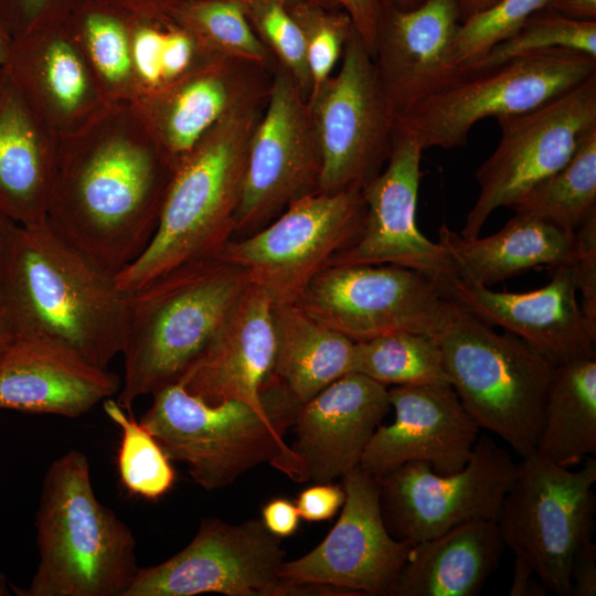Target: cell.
Here are the masks:
<instances>
[{"mask_svg":"<svg viewBox=\"0 0 596 596\" xmlns=\"http://www.w3.org/2000/svg\"><path fill=\"white\" fill-rule=\"evenodd\" d=\"M285 550L262 519L205 518L192 541L162 563L139 567L124 596L301 595L280 576Z\"/></svg>","mask_w":596,"mask_h":596,"instance_id":"13","label":"cell"},{"mask_svg":"<svg viewBox=\"0 0 596 596\" xmlns=\"http://www.w3.org/2000/svg\"><path fill=\"white\" fill-rule=\"evenodd\" d=\"M3 67L60 137L83 129L110 104L65 23L13 39Z\"/></svg>","mask_w":596,"mask_h":596,"instance_id":"25","label":"cell"},{"mask_svg":"<svg viewBox=\"0 0 596 596\" xmlns=\"http://www.w3.org/2000/svg\"><path fill=\"white\" fill-rule=\"evenodd\" d=\"M546 9L576 21H596V0H547Z\"/></svg>","mask_w":596,"mask_h":596,"instance_id":"50","label":"cell"},{"mask_svg":"<svg viewBox=\"0 0 596 596\" xmlns=\"http://www.w3.org/2000/svg\"><path fill=\"white\" fill-rule=\"evenodd\" d=\"M231 93L219 58L166 91L131 104L178 163L232 109Z\"/></svg>","mask_w":596,"mask_h":596,"instance_id":"30","label":"cell"},{"mask_svg":"<svg viewBox=\"0 0 596 596\" xmlns=\"http://www.w3.org/2000/svg\"><path fill=\"white\" fill-rule=\"evenodd\" d=\"M547 0H499L461 22L453 46V62L466 71L490 49L514 34Z\"/></svg>","mask_w":596,"mask_h":596,"instance_id":"40","label":"cell"},{"mask_svg":"<svg viewBox=\"0 0 596 596\" xmlns=\"http://www.w3.org/2000/svg\"><path fill=\"white\" fill-rule=\"evenodd\" d=\"M297 305L308 316L354 342L414 331L437 336L449 299L426 275L397 265H330Z\"/></svg>","mask_w":596,"mask_h":596,"instance_id":"14","label":"cell"},{"mask_svg":"<svg viewBox=\"0 0 596 596\" xmlns=\"http://www.w3.org/2000/svg\"><path fill=\"white\" fill-rule=\"evenodd\" d=\"M219 255L175 267L127 291L118 404L177 383L249 285Z\"/></svg>","mask_w":596,"mask_h":596,"instance_id":"3","label":"cell"},{"mask_svg":"<svg viewBox=\"0 0 596 596\" xmlns=\"http://www.w3.org/2000/svg\"><path fill=\"white\" fill-rule=\"evenodd\" d=\"M171 18L192 31L217 56L235 55L252 61H263L266 56L240 2L189 0Z\"/></svg>","mask_w":596,"mask_h":596,"instance_id":"37","label":"cell"},{"mask_svg":"<svg viewBox=\"0 0 596 596\" xmlns=\"http://www.w3.org/2000/svg\"><path fill=\"white\" fill-rule=\"evenodd\" d=\"M364 216L361 190L310 193L256 233L227 242L219 256L241 267L273 305H295L313 277L355 242Z\"/></svg>","mask_w":596,"mask_h":596,"instance_id":"10","label":"cell"},{"mask_svg":"<svg viewBox=\"0 0 596 596\" xmlns=\"http://www.w3.org/2000/svg\"><path fill=\"white\" fill-rule=\"evenodd\" d=\"M17 339V331L0 286V356Z\"/></svg>","mask_w":596,"mask_h":596,"instance_id":"51","label":"cell"},{"mask_svg":"<svg viewBox=\"0 0 596 596\" xmlns=\"http://www.w3.org/2000/svg\"><path fill=\"white\" fill-rule=\"evenodd\" d=\"M517 465L509 450L480 435L466 466L435 472L408 462L375 478L383 519L396 539L419 542L473 520H497Z\"/></svg>","mask_w":596,"mask_h":596,"instance_id":"15","label":"cell"},{"mask_svg":"<svg viewBox=\"0 0 596 596\" xmlns=\"http://www.w3.org/2000/svg\"><path fill=\"white\" fill-rule=\"evenodd\" d=\"M504 547L494 520L465 522L415 542L392 596L478 595Z\"/></svg>","mask_w":596,"mask_h":596,"instance_id":"28","label":"cell"},{"mask_svg":"<svg viewBox=\"0 0 596 596\" xmlns=\"http://www.w3.org/2000/svg\"><path fill=\"white\" fill-rule=\"evenodd\" d=\"M535 454L563 467L596 454V355L556 364Z\"/></svg>","mask_w":596,"mask_h":596,"instance_id":"31","label":"cell"},{"mask_svg":"<svg viewBox=\"0 0 596 596\" xmlns=\"http://www.w3.org/2000/svg\"><path fill=\"white\" fill-rule=\"evenodd\" d=\"M103 408L121 432L117 467L123 486L132 494L157 500L174 485L175 471L158 440L113 397Z\"/></svg>","mask_w":596,"mask_h":596,"instance_id":"36","label":"cell"},{"mask_svg":"<svg viewBox=\"0 0 596 596\" xmlns=\"http://www.w3.org/2000/svg\"><path fill=\"white\" fill-rule=\"evenodd\" d=\"M233 1L240 2V3H242L243 6H245V4H247V3H249V2H253V1H255V0H233Z\"/></svg>","mask_w":596,"mask_h":596,"instance_id":"56","label":"cell"},{"mask_svg":"<svg viewBox=\"0 0 596 596\" xmlns=\"http://www.w3.org/2000/svg\"><path fill=\"white\" fill-rule=\"evenodd\" d=\"M571 595H596V544L584 542L576 551L571 565Z\"/></svg>","mask_w":596,"mask_h":596,"instance_id":"46","label":"cell"},{"mask_svg":"<svg viewBox=\"0 0 596 596\" xmlns=\"http://www.w3.org/2000/svg\"><path fill=\"white\" fill-rule=\"evenodd\" d=\"M131 58L138 100L166 91L220 56L173 18L135 15Z\"/></svg>","mask_w":596,"mask_h":596,"instance_id":"33","label":"cell"},{"mask_svg":"<svg viewBox=\"0 0 596 596\" xmlns=\"http://www.w3.org/2000/svg\"><path fill=\"white\" fill-rule=\"evenodd\" d=\"M387 389L355 372L336 380L298 407L292 444L272 465L297 482L342 478L391 409Z\"/></svg>","mask_w":596,"mask_h":596,"instance_id":"18","label":"cell"},{"mask_svg":"<svg viewBox=\"0 0 596 596\" xmlns=\"http://www.w3.org/2000/svg\"><path fill=\"white\" fill-rule=\"evenodd\" d=\"M0 286L17 338L51 340L99 368L120 354L127 291L45 221L15 226Z\"/></svg>","mask_w":596,"mask_h":596,"instance_id":"2","label":"cell"},{"mask_svg":"<svg viewBox=\"0 0 596 596\" xmlns=\"http://www.w3.org/2000/svg\"><path fill=\"white\" fill-rule=\"evenodd\" d=\"M320 152L294 78L279 74L263 120L253 131L232 240L249 236L296 200L319 191Z\"/></svg>","mask_w":596,"mask_h":596,"instance_id":"17","label":"cell"},{"mask_svg":"<svg viewBox=\"0 0 596 596\" xmlns=\"http://www.w3.org/2000/svg\"><path fill=\"white\" fill-rule=\"evenodd\" d=\"M300 517L294 501L274 498L262 508V521L274 535L283 539L291 536L299 528Z\"/></svg>","mask_w":596,"mask_h":596,"instance_id":"47","label":"cell"},{"mask_svg":"<svg viewBox=\"0 0 596 596\" xmlns=\"http://www.w3.org/2000/svg\"><path fill=\"white\" fill-rule=\"evenodd\" d=\"M121 379L72 350L18 337L0 356V408L79 417L117 396Z\"/></svg>","mask_w":596,"mask_h":596,"instance_id":"24","label":"cell"},{"mask_svg":"<svg viewBox=\"0 0 596 596\" xmlns=\"http://www.w3.org/2000/svg\"><path fill=\"white\" fill-rule=\"evenodd\" d=\"M512 209L573 233L596 215V126L579 137L564 167L535 184Z\"/></svg>","mask_w":596,"mask_h":596,"instance_id":"34","label":"cell"},{"mask_svg":"<svg viewBox=\"0 0 596 596\" xmlns=\"http://www.w3.org/2000/svg\"><path fill=\"white\" fill-rule=\"evenodd\" d=\"M596 459L572 470L533 453L521 458L497 517L504 546L525 562L546 592L571 595V565L592 539Z\"/></svg>","mask_w":596,"mask_h":596,"instance_id":"9","label":"cell"},{"mask_svg":"<svg viewBox=\"0 0 596 596\" xmlns=\"http://www.w3.org/2000/svg\"><path fill=\"white\" fill-rule=\"evenodd\" d=\"M288 8L304 34L313 93L330 77L355 30L343 11L305 1H288Z\"/></svg>","mask_w":596,"mask_h":596,"instance_id":"39","label":"cell"},{"mask_svg":"<svg viewBox=\"0 0 596 596\" xmlns=\"http://www.w3.org/2000/svg\"><path fill=\"white\" fill-rule=\"evenodd\" d=\"M61 137L0 67V212L17 225L45 221Z\"/></svg>","mask_w":596,"mask_h":596,"instance_id":"26","label":"cell"},{"mask_svg":"<svg viewBox=\"0 0 596 596\" xmlns=\"http://www.w3.org/2000/svg\"><path fill=\"white\" fill-rule=\"evenodd\" d=\"M454 278L489 287L536 266L570 264L575 233L549 221L515 213L497 233L465 237L443 223L438 242Z\"/></svg>","mask_w":596,"mask_h":596,"instance_id":"27","label":"cell"},{"mask_svg":"<svg viewBox=\"0 0 596 596\" xmlns=\"http://www.w3.org/2000/svg\"><path fill=\"white\" fill-rule=\"evenodd\" d=\"M275 355L262 391L300 405L353 370L355 342L297 305H273Z\"/></svg>","mask_w":596,"mask_h":596,"instance_id":"29","label":"cell"},{"mask_svg":"<svg viewBox=\"0 0 596 596\" xmlns=\"http://www.w3.org/2000/svg\"><path fill=\"white\" fill-rule=\"evenodd\" d=\"M460 15V22L489 9L499 0H454Z\"/></svg>","mask_w":596,"mask_h":596,"instance_id":"53","label":"cell"},{"mask_svg":"<svg viewBox=\"0 0 596 596\" xmlns=\"http://www.w3.org/2000/svg\"><path fill=\"white\" fill-rule=\"evenodd\" d=\"M274 355L273 302L249 284L177 383L210 405L238 401L266 409L262 390Z\"/></svg>","mask_w":596,"mask_h":596,"instance_id":"23","label":"cell"},{"mask_svg":"<svg viewBox=\"0 0 596 596\" xmlns=\"http://www.w3.org/2000/svg\"><path fill=\"white\" fill-rule=\"evenodd\" d=\"M436 338L450 386L477 426L521 458L533 454L555 364L450 299Z\"/></svg>","mask_w":596,"mask_h":596,"instance_id":"6","label":"cell"},{"mask_svg":"<svg viewBox=\"0 0 596 596\" xmlns=\"http://www.w3.org/2000/svg\"><path fill=\"white\" fill-rule=\"evenodd\" d=\"M501 136L478 167V198L460 235L479 236L500 206L512 207L535 184L573 156L579 137L596 126V75L521 114L497 118Z\"/></svg>","mask_w":596,"mask_h":596,"instance_id":"12","label":"cell"},{"mask_svg":"<svg viewBox=\"0 0 596 596\" xmlns=\"http://www.w3.org/2000/svg\"><path fill=\"white\" fill-rule=\"evenodd\" d=\"M309 113L321 158L318 192L362 190L389 159L396 116L356 32L339 73L311 93Z\"/></svg>","mask_w":596,"mask_h":596,"instance_id":"11","label":"cell"},{"mask_svg":"<svg viewBox=\"0 0 596 596\" xmlns=\"http://www.w3.org/2000/svg\"><path fill=\"white\" fill-rule=\"evenodd\" d=\"M39 563L23 596H124L139 565L131 530L96 497L86 455L47 468L35 517Z\"/></svg>","mask_w":596,"mask_h":596,"instance_id":"4","label":"cell"},{"mask_svg":"<svg viewBox=\"0 0 596 596\" xmlns=\"http://www.w3.org/2000/svg\"><path fill=\"white\" fill-rule=\"evenodd\" d=\"M510 596H543L546 590L534 571L522 560L514 557V568Z\"/></svg>","mask_w":596,"mask_h":596,"instance_id":"49","label":"cell"},{"mask_svg":"<svg viewBox=\"0 0 596 596\" xmlns=\"http://www.w3.org/2000/svg\"><path fill=\"white\" fill-rule=\"evenodd\" d=\"M596 75V57L556 47L530 52L497 65L466 72L417 102L394 123L393 132L423 150L465 147L471 127L487 117L530 110Z\"/></svg>","mask_w":596,"mask_h":596,"instance_id":"7","label":"cell"},{"mask_svg":"<svg viewBox=\"0 0 596 596\" xmlns=\"http://www.w3.org/2000/svg\"><path fill=\"white\" fill-rule=\"evenodd\" d=\"M556 47L596 57V21L571 20L544 8L532 14L514 34L468 66L465 73L487 68L521 54Z\"/></svg>","mask_w":596,"mask_h":596,"instance_id":"38","label":"cell"},{"mask_svg":"<svg viewBox=\"0 0 596 596\" xmlns=\"http://www.w3.org/2000/svg\"><path fill=\"white\" fill-rule=\"evenodd\" d=\"M424 0H383V6L407 10L421 4Z\"/></svg>","mask_w":596,"mask_h":596,"instance_id":"55","label":"cell"},{"mask_svg":"<svg viewBox=\"0 0 596 596\" xmlns=\"http://www.w3.org/2000/svg\"><path fill=\"white\" fill-rule=\"evenodd\" d=\"M345 500L343 487L332 482L316 483L302 490L294 501L300 519L321 522L333 518Z\"/></svg>","mask_w":596,"mask_h":596,"instance_id":"45","label":"cell"},{"mask_svg":"<svg viewBox=\"0 0 596 596\" xmlns=\"http://www.w3.org/2000/svg\"><path fill=\"white\" fill-rule=\"evenodd\" d=\"M13 38L0 17V67H2L10 55Z\"/></svg>","mask_w":596,"mask_h":596,"instance_id":"54","label":"cell"},{"mask_svg":"<svg viewBox=\"0 0 596 596\" xmlns=\"http://www.w3.org/2000/svg\"><path fill=\"white\" fill-rule=\"evenodd\" d=\"M289 0H255L244 6L249 23L274 49L290 76L302 88L311 87L304 34L292 18Z\"/></svg>","mask_w":596,"mask_h":596,"instance_id":"41","label":"cell"},{"mask_svg":"<svg viewBox=\"0 0 596 596\" xmlns=\"http://www.w3.org/2000/svg\"><path fill=\"white\" fill-rule=\"evenodd\" d=\"M17 224L0 212V278L3 274Z\"/></svg>","mask_w":596,"mask_h":596,"instance_id":"52","label":"cell"},{"mask_svg":"<svg viewBox=\"0 0 596 596\" xmlns=\"http://www.w3.org/2000/svg\"><path fill=\"white\" fill-rule=\"evenodd\" d=\"M141 425L170 460L187 466L191 478L211 491L232 485L287 449L284 436L294 415L272 407L257 409L227 401L210 405L179 383L156 391Z\"/></svg>","mask_w":596,"mask_h":596,"instance_id":"8","label":"cell"},{"mask_svg":"<svg viewBox=\"0 0 596 596\" xmlns=\"http://www.w3.org/2000/svg\"><path fill=\"white\" fill-rule=\"evenodd\" d=\"M545 286L501 292L451 278L443 295L530 344L555 365L595 355L596 329L581 309L572 263L552 267Z\"/></svg>","mask_w":596,"mask_h":596,"instance_id":"21","label":"cell"},{"mask_svg":"<svg viewBox=\"0 0 596 596\" xmlns=\"http://www.w3.org/2000/svg\"><path fill=\"white\" fill-rule=\"evenodd\" d=\"M423 151L411 137L393 132L386 168L361 190L362 231L330 265H397L426 275L440 291L454 277L441 246L429 241L416 222Z\"/></svg>","mask_w":596,"mask_h":596,"instance_id":"19","label":"cell"},{"mask_svg":"<svg viewBox=\"0 0 596 596\" xmlns=\"http://www.w3.org/2000/svg\"><path fill=\"white\" fill-rule=\"evenodd\" d=\"M78 0H0V17L13 39L63 24Z\"/></svg>","mask_w":596,"mask_h":596,"instance_id":"42","label":"cell"},{"mask_svg":"<svg viewBox=\"0 0 596 596\" xmlns=\"http://www.w3.org/2000/svg\"><path fill=\"white\" fill-rule=\"evenodd\" d=\"M136 17L171 18L189 0H102Z\"/></svg>","mask_w":596,"mask_h":596,"instance_id":"48","label":"cell"},{"mask_svg":"<svg viewBox=\"0 0 596 596\" xmlns=\"http://www.w3.org/2000/svg\"><path fill=\"white\" fill-rule=\"evenodd\" d=\"M175 167L131 103H110L61 137L45 222L116 276L151 241Z\"/></svg>","mask_w":596,"mask_h":596,"instance_id":"1","label":"cell"},{"mask_svg":"<svg viewBox=\"0 0 596 596\" xmlns=\"http://www.w3.org/2000/svg\"><path fill=\"white\" fill-rule=\"evenodd\" d=\"M255 126L251 114L232 107L178 161L151 241L116 275L124 291L183 264L215 257L233 238Z\"/></svg>","mask_w":596,"mask_h":596,"instance_id":"5","label":"cell"},{"mask_svg":"<svg viewBox=\"0 0 596 596\" xmlns=\"http://www.w3.org/2000/svg\"><path fill=\"white\" fill-rule=\"evenodd\" d=\"M345 500L341 514L309 553L285 561L280 576L342 595L392 596L415 542L387 530L376 479L354 468L342 477Z\"/></svg>","mask_w":596,"mask_h":596,"instance_id":"16","label":"cell"},{"mask_svg":"<svg viewBox=\"0 0 596 596\" xmlns=\"http://www.w3.org/2000/svg\"><path fill=\"white\" fill-rule=\"evenodd\" d=\"M394 421L380 425L359 467L374 478L408 462H426L448 475L468 462L480 428L464 408L451 386H392Z\"/></svg>","mask_w":596,"mask_h":596,"instance_id":"20","label":"cell"},{"mask_svg":"<svg viewBox=\"0 0 596 596\" xmlns=\"http://www.w3.org/2000/svg\"><path fill=\"white\" fill-rule=\"evenodd\" d=\"M581 309L589 324L596 329V215L575 232L572 260Z\"/></svg>","mask_w":596,"mask_h":596,"instance_id":"43","label":"cell"},{"mask_svg":"<svg viewBox=\"0 0 596 596\" xmlns=\"http://www.w3.org/2000/svg\"><path fill=\"white\" fill-rule=\"evenodd\" d=\"M134 14L102 0H78L64 22L109 103H134Z\"/></svg>","mask_w":596,"mask_h":596,"instance_id":"32","label":"cell"},{"mask_svg":"<svg viewBox=\"0 0 596 596\" xmlns=\"http://www.w3.org/2000/svg\"><path fill=\"white\" fill-rule=\"evenodd\" d=\"M352 372L389 387L450 386L436 336L400 331L355 342Z\"/></svg>","mask_w":596,"mask_h":596,"instance_id":"35","label":"cell"},{"mask_svg":"<svg viewBox=\"0 0 596 596\" xmlns=\"http://www.w3.org/2000/svg\"><path fill=\"white\" fill-rule=\"evenodd\" d=\"M460 23L454 0H424L407 10L383 6L375 68L396 117L465 74L453 62Z\"/></svg>","mask_w":596,"mask_h":596,"instance_id":"22","label":"cell"},{"mask_svg":"<svg viewBox=\"0 0 596 596\" xmlns=\"http://www.w3.org/2000/svg\"><path fill=\"white\" fill-rule=\"evenodd\" d=\"M290 1V0H289ZM323 7H337L348 14L353 28L372 57L375 56L383 0H295Z\"/></svg>","mask_w":596,"mask_h":596,"instance_id":"44","label":"cell"}]
</instances>
